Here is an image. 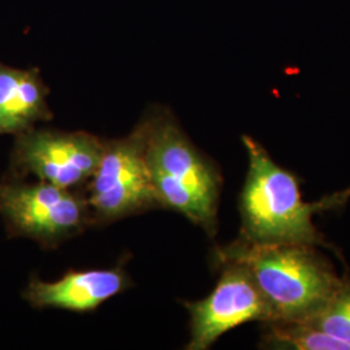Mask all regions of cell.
<instances>
[{
  "mask_svg": "<svg viewBox=\"0 0 350 350\" xmlns=\"http://www.w3.org/2000/svg\"><path fill=\"white\" fill-rule=\"evenodd\" d=\"M265 325V349L347 350L323 331L306 322H269Z\"/></svg>",
  "mask_w": 350,
  "mask_h": 350,
  "instance_id": "30bf717a",
  "label": "cell"
},
{
  "mask_svg": "<svg viewBox=\"0 0 350 350\" xmlns=\"http://www.w3.org/2000/svg\"><path fill=\"white\" fill-rule=\"evenodd\" d=\"M215 261L244 265L267 301L273 322H305L325 306L342 278L312 245L252 244L237 239L215 250Z\"/></svg>",
  "mask_w": 350,
  "mask_h": 350,
  "instance_id": "3957f363",
  "label": "cell"
},
{
  "mask_svg": "<svg viewBox=\"0 0 350 350\" xmlns=\"http://www.w3.org/2000/svg\"><path fill=\"white\" fill-rule=\"evenodd\" d=\"M243 143L250 166L239 201V239L252 244L331 248L314 226L313 215L342 206L350 198V188L314 204L305 202L295 175L279 166L254 139L244 135Z\"/></svg>",
  "mask_w": 350,
  "mask_h": 350,
  "instance_id": "6da1fadb",
  "label": "cell"
},
{
  "mask_svg": "<svg viewBox=\"0 0 350 350\" xmlns=\"http://www.w3.org/2000/svg\"><path fill=\"white\" fill-rule=\"evenodd\" d=\"M0 215L8 238L30 239L44 250H56L94 226L85 192L40 180H0Z\"/></svg>",
  "mask_w": 350,
  "mask_h": 350,
  "instance_id": "5b68a950",
  "label": "cell"
},
{
  "mask_svg": "<svg viewBox=\"0 0 350 350\" xmlns=\"http://www.w3.org/2000/svg\"><path fill=\"white\" fill-rule=\"evenodd\" d=\"M130 286V278L118 265L113 269L69 271L55 282H44L33 275L23 292V297L37 309L52 308L88 313Z\"/></svg>",
  "mask_w": 350,
  "mask_h": 350,
  "instance_id": "ba28073f",
  "label": "cell"
},
{
  "mask_svg": "<svg viewBox=\"0 0 350 350\" xmlns=\"http://www.w3.org/2000/svg\"><path fill=\"white\" fill-rule=\"evenodd\" d=\"M306 323L323 331L350 350V278H342L340 287L325 308Z\"/></svg>",
  "mask_w": 350,
  "mask_h": 350,
  "instance_id": "8fae6325",
  "label": "cell"
},
{
  "mask_svg": "<svg viewBox=\"0 0 350 350\" xmlns=\"http://www.w3.org/2000/svg\"><path fill=\"white\" fill-rule=\"evenodd\" d=\"M50 88L38 68L17 69L0 62V135H18L53 118Z\"/></svg>",
  "mask_w": 350,
  "mask_h": 350,
  "instance_id": "9c48e42d",
  "label": "cell"
},
{
  "mask_svg": "<svg viewBox=\"0 0 350 350\" xmlns=\"http://www.w3.org/2000/svg\"><path fill=\"white\" fill-rule=\"evenodd\" d=\"M94 226L161 209L147 163L144 117L125 138L104 139L100 163L85 187Z\"/></svg>",
  "mask_w": 350,
  "mask_h": 350,
  "instance_id": "277c9868",
  "label": "cell"
},
{
  "mask_svg": "<svg viewBox=\"0 0 350 350\" xmlns=\"http://www.w3.org/2000/svg\"><path fill=\"white\" fill-rule=\"evenodd\" d=\"M147 163L161 209L185 215L215 237L222 176L182 130L167 108L153 107L146 113Z\"/></svg>",
  "mask_w": 350,
  "mask_h": 350,
  "instance_id": "7a4b0ae2",
  "label": "cell"
},
{
  "mask_svg": "<svg viewBox=\"0 0 350 350\" xmlns=\"http://www.w3.org/2000/svg\"><path fill=\"white\" fill-rule=\"evenodd\" d=\"M104 139L86 131L37 129L14 137L8 178L38 180L53 186L85 188L100 163Z\"/></svg>",
  "mask_w": 350,
  "mask_h": 350,
  "instance_id": "8992f818",
  "label": "cell"
},
{
  "mask_svg": "<svg viewBox=\"0 0 350 350\" xmlns=\"http://www.w3.org/2000/svg\"><path fill=\"white\" fill-rule=\"evenodd\" d=\"M221 275L204 300L185 302L191 338L186 349L206 350L230 329L248 322H273V313L250 270L237 261H215Z\"/></svg>",
  "mask_w": 350,
  "mask_h": 350,
  "instance_id": "52a82bcc",
  "label": "cell"
}]
</instances>
